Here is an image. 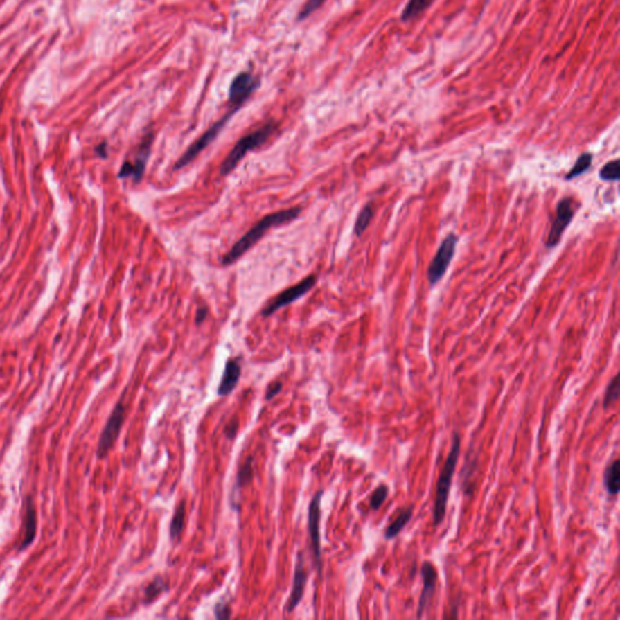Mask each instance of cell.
<instances>
[{"label":"cell","mask_w":620,"mask_h":620,"mask_svg":"<svg viewBox=\"0 0 620 620\" xmlns=\"http://www.w3.org/2000/svg\"><path fill=\"white\" fill-rule=\"evenodd\" d=\"M461 454V439L457 434L453 435L452 448L448 453V459L443 464L438 484H436V493H435V503H434L433 522L435 526L443 522L448 509V497L452 487L453 476L456 471L458 458Z\"/></svg>","instance_id":"obj_2"},{"label":"cell","mask_w":620,"mask_h":620,"mask_svg":"<svg viewBox=\"0 0 620 620\" xmlns=\"http://www.w3.org/2000/svg\"><path fill=\"white\" fill-rule=\"evenodd\" d=\"M260 85V78L255 77L251 72H241L236 74L228 92L229 106L236 109H240Z\"/></svg>","instance_id":"obj_9"},{"label":"cell","mask_w":620,"mask_h":620,"mask_svg":"<svg viewBox=\"0 0 620 620\" xmlns=\"http://www.w3.org/2000/svg\"><path fill=\"white\" fill-rule=\"evenodd\" d=\"M317 278L315 275H309L305 279L299 281V284L285 290L281 294H278L270 303L265 305V309L262 310V315L270 317L280 309L294 303V301L302 299L303 296L308 294L309 291H312V287L317 284Z\"/></svg>","instance_id":"obj_6"},{"label":"cell","mask_w":620,"mask_h":620,"mask_svg":"<svg viewBox=\"0 0 620 620\" xmlns=\"http://www.w3.org/2000/svg\"><path fill=\"white\" fill-rule=\"evenodd\" d=\"M168 583L161 577H157L147 585L145 589V599L143 603L150 605L152 602H154L155 599L161 595L163 592H168Z\"/></svg>","instance_id":"obj_20"},{"label":"cell","mask_w":620,"mask_h":620,"mask_svg":"<svg viewBox=\"0 0 620 620\" xmlns=\"http://www.w3.org/2000/svg\"><path fill=\"white\" fill-rule=\"evenodd\" d=\"M457 242V236L450 234V236H446V239L443 241V244L439 247L438 252L434 257V260H432V263L429 265L428 272H427V276H428L430 284H436L440 280L443 279V275L448 270V265L452 262Z\"/></svg>","instance_id":"obj_10"},{"label":"cell","mask_w":620,"mask_h":620,"mask_svg":"<svg viewBox=\"0 0 620 620\" xmlns=\"http://www.w3.org/2000/svg\"><path fill=\"white\" fill-rule=\"evenodd\" d=\"M603 485L608 495L616 497L619 493L620 487V462L619 459H614L611 464H608L603 474Z\"/></svg>","instance_id":"obj_17"},{"label":"cell","mask_w":620,"mask_h":620,"mask_svg":"<svg viewBox=\"0 0 620 620\" xmlns=\"http://www.w3.org/2000/svg\"><path fill=\"white\" fill-rule=\"evenodd\" d=\"M238 111H239V109L231 108V111L227 112L226 114L222 116L220 121H217L213 125L210 126V127H209V129H207V130L205 131V132H204V134H202V135L200 136L192 145H189L187 150L177 159V161H176L175 166H173V170L177 171V170H181V168H184V166H187L188 163H192L193 160L197 158V155L200 154L202 150H205L206 147L211 145L213 141L216 140L217 136L221 134V131L226 127L227 124L229 123V121H231L233 116H234Z\"/></svg>","instance_id":"obj_4"},{"label":"cell","mask_w":620,"mask_h":620,"mask_svg":"<svg viewBox=\"0 0 620 620\" xmlns=\"http://www.w3.org/2000/svg\"><path fill=\"white\" fill-rule=\"evenodd\" d=\"M184 522H186V502L182 500L178 504L177 509L175 511L172 521L170 524V538L173 543H176L178 539L181 538L183 529H184Z\"/></svg>","instance_id":"obj_18"},{"label":"cell","mask_w":620,"mask_h":620,"mask_svg":"<svg viewBox=\"0 0 620 620\" xmlns=\"http://www.w3.org/2000/svg\"><path fill=\"white\" fill-rule=\"evenodd\" d=\"M619 375H617L607 387L606 394L603 399V409H608L616 404L619 399Z\"/></svg>","instance_id":"obj_24"},{"label":"cell","mask_w":620,"mask_h":620,"mask_svg":"<svg viewBox=\"0 0 620 620\" xmlns=\"http://www.w3.org/2000/svg\"><path fill=\"white\" fill-rule=\"evenodd\" d=\"M322 490H319L312 497L309 504L308 529L310 540H312V556L317 572L321 573V542H320V519H321Z\"/></svg>","instance_id":"obj_11"},{"label":"cell","mask_w":620,"mask_h":620,"mask_svg":"<svg viewBox=\"0 0 620 620\" xmlns=\"http://www.w3.org/2000/svg\"><path fill=\"white\" fill-rule=\"evenodd\" d=\"M420 572H422V579H423V589H422V594L419 597L418 612H417L418 618L423 616L424 612L430 605L432 599L435 595L436 583H438V572L434 567L433 563H429V561L423 563Z\"/></svg>","instance_id":"obj_13"},{"label":"cell","mask_w":620,"mask_h":620,"mask_svg":"<svg viewBox=\"0 0 620 620\" xmlns=\"http://www.w3.org/2000/svg\"><path fill=\"white\" fill-rule=\"evenodd\" d=\"M254 480V458H246L244 464L240 466L236 476V488L240 490L241 487L249 485Z\"/></svg>","instance_id":"obj_21"},{"label":"cell","mask_w":620,"mask_h":620,"mask_svg":"<svg viewBox=\"0 0 620 620\" xmlns=\"http://www.w3.org/2000/svg\"><path fill=\"white\" fill-rule=\"evenodd\" d=\"M96 153L101 158H107V155H108V153H107V142H102L101 145L97 147Z\"/></svg>","instance_id":"obj_32"},{"label":"cell","mask_w":620,"mask_h":620,"mask_svg":"<svg viewBox=\"0 0 620 620\" xmlns=\"http://www.w3.org/2000/svg\"><path fill=\"white\" fill-rule=\"evenodd\" d=\"M238 429H239V419H238V417H233L231 419V422L227 424L226 429H224V434H226L227 438L231 439V440L236 438Z\"/></svg>","instance_id":"obj_30"},{"label":"cell","mask_w":620,"mask_h":620,"mask_svg":"<svg viewBox=\"0 0 620 620\" xmlns=\"http://www.w3.org/2000/svg\"><path fill=\"white\" fill-rule=\"evenodd\" d=\"M213 614H215L216 619H229L231 617V610L229 603L227 601L218 602L216 606H215V610H213Z\"/></svg>","instance_id":"obj_28"},{"label":"cell","mask_w":620,"mask_h":620,"mask_svg":"<svg viewBox=\"0 0 620 620\" xmlns=\"http://www.w3.org/2000/svg\"><path fill=\"white\" fill-rule=\"evenodd\" d=\"M275 131H276V124L274 121H268L254 132L241 137L240 140L238 141L236 145L231 148L229 154L227 155L226 159L223 160L221 168H220V175L224 177L233 172L234 168L240 163L241 160L249 152L256 150V148H260V145H265V142L274 135Z\"/></svg>","instance_id":"obj_3"},{"label":"cell","mask_w":620,"mask_h":620,"mask_svg":"<svg viewBox=\"0 0 620 620\" xmlns=\"http://www.w3.org/2000/svg\"><path fill=\"white\" fill-rule=\"evenodd\" d=\"M372 218H373V209L371 204H367L356 218L355 227H354L356 236H361L365 233L367 227L370 226Z\"/></svg>","instance_id":"obj_22"},{"label":"cell","mask_w":620,"mask_h":620,"mask_svg":"<svg viewBox=\"0 0 620 620\" xmlns=\"http://www.w3.org/2000/svg\"><path fill=\"white\" fill-rule=\"evenodd\" d=\"M283 389V382H280V380H275L273 383H270L268 385V388H267V393H265V400L273 399L275 398L276 395L279 394L280 391Z\"/></svg>","instance_id":"obj_29"},{"label":"cell","mask_w":620,"mask_h":620,"mask_svg":"<svg viewBox=\"0 0 620 620\" xmlns=\"http://www.w3.org/2000/svg\"><path fill=\"white\" fill-rule=\"evenodd\" d=\"M308 581V573L304 566V555L303 553H297L296 558V567H294V584L290 594L289 601L285 607L286 613H292L296 610V607H299V602L302 601L304 595V587L307 585Z\"/></svg>","instance_id":"obj_12"},{"label":"cell","mask_w":620,"mask_h":620,"mask_svg":"<svg viewBox=\"0 0 620 620\" xmlns=\"http://www.w3.org/2000/svg\"><path fill=\"white\" fill-rule=\"evenodd\" d=\"M592 158H594V155H592V153H583L582 155H579L577 161L574 163V166H573V168H571V171L567 173L566 179H567V181H571L573 178L578 177V176H581L582 173L585 172L587 168L592 166Z\"/></svg>","instance_id":"obj_23"},{"label":"cell","mask_w":620,"mask_h":620,"mask_svg":"<svg viewBox=\"0 0 620 620\" xmlns=\"http://www.w3.org/2000/svg\"><path fill=\"white\" fill-rule=\"evenodd\" d=\"M577 210V205L572 197H566L560 200L558 207H556V216L553 218V224L549 231L548 240H547L548 249H553L558 245L566 228L572 222Z\"/></svg>","instance_id":"obj_8"},{"label":"cell","mask_w":620,"mask_h":620,"mask_svg":"<svg viewBox=\"0 0 620 620\" xmlns=\"http://www.w3.org/2000/svg\"><path fill=\"white\" fill-rule=\"evenodd\" d=\"M124 420H125V407L123 402L119 401L112 411L111 416L107 420L105 428L102 430L101 436H100L98 445H97L96 454L98 459H105L108 456V453L111 452L112 448H114L116 440L121 435Z\"/></svg>","instance_id":"obj_5"},{"label":"cell","mask_w":620,"mask_h":620,"mask_svg":"<svg viewBox=\"0 0 620 620\" xmlns=\"http://www.w3.org/2000/svg\"><path fill=\"white\" fill-rule=\"evenodd\" d=\"M414 508V505H411V506H406L404 509L399 510L396 517L393 520V522L385 529V539H394L395 537L399 535L400 532L407 526V524L412 519Z\"/></svg>","instance_id":"obj_16"},{"label":"cell","mask_w":620,"mask_h":620,"mask_svg":"<svg viewBox=\"0 0 620 620\" xmlns=\"http://www.w3.org/2000/svg\"><path fill=\"white\" fill-rule=\"evenodd\" d=\"M207 314H209V308L207 307H199L197 309V315H195V324L197 325H202V322L206 320Z\"/></svg>","instance_id":"obj_31"},{"label":"cell","mask_w":620,"mask_h":620,"mask_svg":"<svg viewBox=\"0 0 620 620\" xmlns=\"http://www.w3.org/2000/svg\"><path fill=\"white\" fill-rule=\"evenodd\" d=\"M434 1L435 0H409L407 5L405 6L402 15H401V19L404 22L412 21L423 14L425 10L429 9V6L433 4Z\"/></svg>","instance_id":"obj_19"},{"label":"cell","mask_w":620,"mask_h":620,"mask_svg":"<svg viewBox=\"0 0 620 620\" xmlns=\"http://www.w3.org/2000/svg\"><path fill=\"white\" fill-rule=\"evenodd\" d=\"M301 213H302L301 207H291L287 210L273 212V213L263 217L260 222H257L255 226L251 228L250 231H246L245 234L241 236L234 245L231 246V250L228 251L226 256L223 257L222 265L228 267V265L236 263V260H240L241 257L245 255L247 251H250L263 238L265 233L269 231L273 227L283 226V224L294 221L299 218Z\"/></svg>","instance_id":"obj_1"},{"label":"cell","mask_w":620,"mask_h":620,"mask_svg":"<svg viewBox=\"0 0 620 620\" xmlns=\"http://www.w3.org/2000/svg\"><path fill=\"white\" fill-rule=\"evenodd\" d=\"M37 535V510L32 497L26 498V515H24V535L19 544V551H24L33 543Z\"/></svg>","instance_id":"obj_15"},{"label":"cell","mask_w":620,"mask_h":620,"mask_svg":"<svg viewBox=\"0 0 620 620\" xmlns=\"http://www.w3.org/2000/svg\"><path fill=\"white\" fill-rule=\"evenodd\" d=\"M154 141V134L148 132L141 141L140 147L136 152L135 158L132 161L126 160L121 165V171L118 173L119 178H132L136 183L140 182L145 175L147 161L150 155L152 145Z\"/></svg>","instance_id":"obj_7"},{"label":"cell","mask_w":620,"mask_h":620,"mask_svg":"<svg viewBox=\"0 0 620 620\" xmlns=\"http://www.w3.org/2000/svg\"><path fill=\"white\" fill-rule=\"evenodd\" d=\"M241 377V364L239 359H229L226 362L224 372L222 375L221 383L218 385L217 393L222 398H224L227 395L231 394L233 390L236 389V385L239 383Z\"/></svg>","instance_id":"obj_14"},{"label":"cell","mask_w":620,"mask_h":620,"mask_svg":"<svg viewBox=\"0 0 620 620\" xmlns=\"http://www.w3.org/2000/svg\"><path fill=\"white\" fill-rule=\"evenodd\" d=\"M326 0H308L305 4L302 6V9L299 11L297 19L299 22H302L304 19H308L310 15L314 14L320 6H321Z\"/></svg>","instance_id":"obj_27"},{"label":"cell","mask_w":620,"mask_h":620,"mask_svg":"<svg viewBox=\"0 0 620 620\" xmlns=\"http://www.w3.org/2000/svg\"><path fill=\"white\" fill-rule=\"evenodd\" d=\"M619 163V160H613L611 163H606L600 171V177L603 181H618L620 177Z\"/></svg>","instance_id":"obj_26"},{"label":"cell","mask_w":620,"mask_h":620,"mask_svg":"<svg viewBox=\"0 0 620 620\" xmlns=\"http://www.w3.org/2000/svg\"><path fill=\"white\" fill-rule=\"evenodd\" d=\"M388 487L385 485H380L373 490V493L371 495L370 508L372 510L380 509V506L384 504L385 500L388 498Z\"/></svg>","instance_id":"obj_25"}]
</instances>
